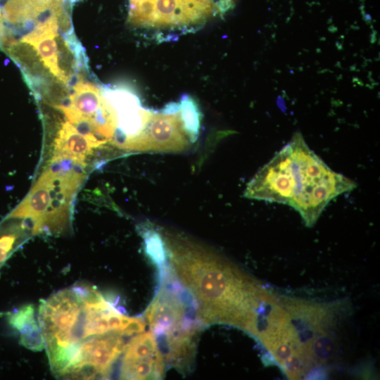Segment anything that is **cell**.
Segmentation results:
<instances>
[{"label": "cell", "mask_w": 380, "mask_h": 380, "mask_svg": "<svg viewBox=\"0 0 380 380\" xmlns=\"http://www.w3.org/2000/svg\"><path fill=\"white\" fill-rule=\"evenodd\" d=\"M162 236L168 265L195 301L203 324H229L252 335L265 291L259 283L211 249L179 234Z\"/></svg>", "instance_id": "obj_1"}, {"label": "cell", "mask_w": 380, "mask_h": 380, "mask_svg": "<svg viewBox=\"0 0 380 380\" xmlns=\"http://www.w3.org/2000/svg\"><path fill=\"white\" fill-rule=\"evenodd\" d=\"M357 184L331 170L306 144L300 133L263 165L248 183V198L288 205L312 227L336 197Z\"/></svg>", "instance_id": "obj_2"}, {"label": "cell", "mask_w": 380, "mask_h": 380, "mask_svg": "<svg viewBox=\"0 0 380 380\" xmlns=\"http://www.w3.org/2000/svg\"><path fill=\"white\" fill-rule=\"evenodd\" d=\"M160 271V287L146 317L165 363L185 372L193 361L196 339L204 325L195 301L169 265Z\"/></svg>", "instance_id": "obj_3"}, {"label": "cell", "mask_w": 380, "mask_h": 380, "mask_svg": "<svg viewBox=\"0 0 380 380\" xmlns=\"http://www.w3.org/2000/svg\"><path fill=\"white\" fill-rule=\"evenodd\" d=\"M38 320L50 367L60 376L84 340V284L61 290L42 300Z\"/></svg>", "instance_id": "obj_4"}, {"label": "cell", "mask_w": 380, "mask_h": 380, "mask_svg": "<svg viewBox=\"0 0 380 380\" xmlns=\"http://www.w3.org/2000/svg\"><path fill=\"white\" fill-rule=\"evenodd\" d=\"M215 13L214 4L198 0H129L128 22L137 27L189 30Z\"/></svg>", "instance_id": "obj_5"}, {"label": "cell", "mask_w": 380, "mask_h": 380, "mask_svg": "<svg viewBox=\"0 0 380 380\" xmlns=\"http://www.w3.org/2000/svg\"><path fill=\"white\" fill-rule=\"evenodd\" d=\"M128 336L119 332L94 336L83 341L60 377L76 379H106L122 353Z\"/></svg>", "instance_id": "obj_6"}, {"label": "cell", "mask_w": 380, "mask_h": 380, "mask_svg": "<svg viewBox=\"0 0 380 380\" xmlns=\"http://www.w3.org/2000/svg\"><path fill=\"white\" fill-rule=\"evenodd\" d=\"M103 96L113 108L117 127L111 144L129 151L132 142L143 132L154 111L144 108L139 97L124 88L107 89Z\"/></svg>", "instance_id": "obj_7"}, {"label": "cell", "mask_w": 380, "mask_h": 380, "mask_svg": "<svg viewBox=\"0 0 380 380\" xmlns=\"http://www.w3.org/2000/svg\"><path fill=\"white\" fill-rule=\"evenodd\" d=\"M65 0H0V47L9 46L18 30L52 16L65 15ZM34 25V26H35Z\"/></svg>", "instance_id": "obj_8"}, {"label": "cell", "mask_w": 380, "mask_h": 380, "mask_svg": "<svg viewBox=\"0 0 380 380\" xmlns=\"http://www.w3.org/2000/svg\"><path fill=\"white\" fill-rule=\"evenodd\" d=\"M122 354L120 379H159L163 377L165 362L151 331L132 336Z\"/></svg>", "instance_id": "obj_9"}, {"label": "cell", "mask_w": 380, "mask_h": 380, "mask_svg": "<svg viewBox=\"0 0 380 380\" xmlns=\"http://www.w3.org/2000/svg\"><path fill=\"white\" fill-rule=\"evenodd\" d=\"M179 112H154L143 132L132 142L129 151L179 152L189 143Z\"/></svg>", "instance_id": "obj_10"}, {"label": "cell", "mask_w": 380, "mask_h": 380, "mask_svg": "<svg viewBox=\"0 0 380 380\" xmlns=\"http://www.w3.org/2000/svg\"><path fill=\"white\" fill-rule=\"evenodd\" d=\"M61 20H67L65 15H52L38 23L11 49L20 44L32 46L48 70L58 80L67 84L70 76L60 63L58 29Z\"/></svg>", "instance_id": "obj_11"}, {"label": "cell", "mask_w": 380, "mask_h": 380, "mask_svg": "<svg viewBox=\"0 0 380 380\" xmlns=\"http://www.w3.org/2000/svg\"><path fill=\"white\" fill-rule=\"evenodd\" d=\"M95 148L90 140L69 121L64 122L54 140L53 155L62 156L85 163Z\"/></svg>", "instance_id": "obj_12"}, {"label": "cell", "mask_w": 380, "mask_h": 380, "mask_svg": "<svg viewBox=\"0 0 380 380\" xmlns=\"http://www.w3.org/2000/svg\"><path fill=\"white\" fill-rule=\"evenodd\" d=\"M8 322L20 333V342L27 349L39 351L44 348L41 329L32 305L22 306L8 317Z\"/></svg>", "instance_id": "obj_13"}, {"label": "cell", "mask_w": 380, "mask_h": 380, "mask_svg": "<svg viewBox=\"0 0 380 380\" xmlns=\"http://www.w3.org/2000/svg\"><path fill=\"white\" fill-rule=\"evenodd\" d=\"M179 113L183 129L190 142H195L200 134L201 112L194 99L183 94L179 103Z\"/></svg>", "instance_id": "obj_14"}, {"label": "cell", "mask_w": 380, "mask_h": 380, "mask_svg": "<svg viewBox=\"0 0 380 380\" xmlns=\"http://www.w3.org/2000/svg\"><path fill=\"white\" fill-rule=\"evenodd\" d=\"M141 231L146 254L160 269L164 268L168 262L162 234L151 227H144Z\"/></svg>", "instance_id": "obj_15"}, {"label": "cell", "mask_w": 380, "mask_h": 380, "mask_svg": "<svg viewBox=\"0 0 380 380\" xmlns=\"http://www.w3.org/2000/svg\"><path fill=\"white\" fill-rule=\"evenodd\" d=\"M24 224L11 223L0 227V264L13 252L20 241Z\"/></svg>", "instance_id": "obj_16"}]
</instances>
